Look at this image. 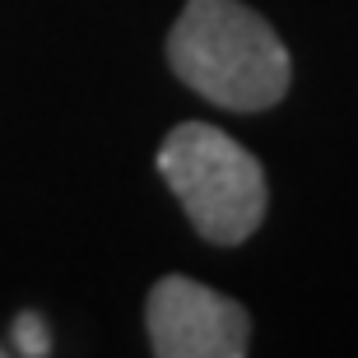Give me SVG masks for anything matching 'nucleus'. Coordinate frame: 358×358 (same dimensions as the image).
<instances>
[{
	"instance_id": "nucleus-1",
	"label": "nucleus",
	"mask_w": 358,
	"mask_h": 358,
	"mask_svg": "<svg viewBox=\"0 0 358 358\" xmlns=\"http://www.w3.org/2000/svg\"><path fill=\"white\" fill-rule=\"evenodd\" d=\"M168 66L228 112H266L293 80L279 33L242 0H186L168 33Z\"/></svg>"
},
{
	"instance_id": "nucleus-2",
	"label": "nucleus",
	"mask_w": 358,
	"mask_h": 358,
	"mask_svg": "<svg viewBox=\"0 0 358 358\" xmlns=\"http://www.w3.org/2000/svg\"><path fill=\"white\" fill-rule=\"evenodd\" d=\"M159 173L191 228L214 247H238L266 219V173L210 121H182L159 145Z\"/></svg>"
},
{
	"instance_id": "nucleus-3",
	"label": "nucleus",
	"mask_w": 358,
	"mask_h": 358,
	"mask_svg": "<svg viewBox=\"0 0 358 358\" xmlns=\"http://www.w3.org/2000/svg\"><path fill=\"white\" fill-rule=\"evenodd\" d=\"M145 326L159 358H242L252 349V321L242 303L186 275H163L149 289Z\"/></svg>"
},
{
	"instance_id": "nucleus-4",
	"label": "nucleus",
	"mask_w": 358,
	"mask_h": 358,
	"mask_svg": "<svg viewBox=\"0 0 358 358\" xmlns=\"http://www.w3.org/2000/svg\"><path fill=\"white\" fill-rule=\"evenodd\" d=\"M10 340H14L10 349H14V354H24V358H47V354H52V326H47V317L33 312V307H24V312L14 317Z\"/></svg>"
},
{
	"instance_id": "nucleus-5",
	"label": "nucleus",
	"mask_w": 358,
	"mask_h": 358,
	"mask_svg": "<svg viewBox=\"0 0 358 358\" xmlns=\"http://www.w3.org/2000/svg\"><path fill=\"white\" fill-rule=\"evenodd\" d=\"M0 354H5V345H0Z\"/></svg>"
}]
</instances>
